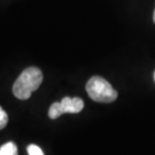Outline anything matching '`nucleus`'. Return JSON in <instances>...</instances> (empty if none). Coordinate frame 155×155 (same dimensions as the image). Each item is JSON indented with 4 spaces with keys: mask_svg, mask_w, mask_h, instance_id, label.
Segmentation results:
<instances>
[{
    "mask_svg": "<svg viewBox=\"0 0 155 155\" xmlns=\"http://www.w3.org/2000/svg\"><path fill=\"white\" fill-rule=\"evenodd\" d=\"M43 80V75L39 68L28 67L22 71L13 84L12 91L16 98L26 100L31 96L32 92L36 91Z\"/></svg>",
    "mask_w": 155,
    "mask_h": 155,
    "instance_id": "obj_1",
    "label": "nucleus"
},
{
    "mask_svg": "<svg viewBox=\"0 0 155 155\" xmlns=\"http://www.w3.org/2000/svg\"><path fill=\"white\" fill-rule=\"evenodd\" d=\"M86 91L89 97L96 102L109 103L117 98V92L107 80L99 76H93L88 80Z\"/></svg>",
    "mask_w": 155,
    "mask_h": 155,
    "instance_id": "obj_2",
    "label": "nucleus"
},
{
    "mask_svg": "<svg viewBox=\"0 0 155 155\" xmlns=\"http://www.w3.org/2000/svg\"><path fill=\"white\" fill-rule=\"evenodd\" d=\"M61 110L64 113H79L84 107V102L79 97H64L60 102Z\"/></svg>",
    "mask_w": 155,
    "mask_h": 155,
    "instance_id": "obj_3",
    "label": "nucleus"
},
{
    "mask_svg": "<svg viewBox=\"0 0 155 155\" xmlns=\"http://www.w3.org/2000/svg\"><path fill=\"white\" fill-rule=\"evenodd\" d=\"M0 155H18L17 146L14 142H6L0 147Z\"/></svg>",
    "mask_w": 155,
    "mask_h": 155,
    "instance_id": "obj_4",
    "label": "nucleus"
},
{
    "mask_svg": "<svg viewBox=\"0 0 155 155\" xmlns=\"http://www.w3.org/2000/svg\"><path fill=\"white\" fill-rule=\"evenodd\" d=\"M62 114H63V112L61 110L60 102H54L48 110V116L51 119H56V118L60 117Z\"/></svg>",
    "mask_w": 155,
    "mask_h": 155,
    "instance_id": "obj_5",
    "label": "nucleus"
},
{
    "mask_svg": "<svg viewBox=\"0 0 155 155\" xmlns=\"http://www.w3.org/2000/svg\"><path fill=\"white\" fill-rule=\"evenodd\" d=\"M27 152L29 155H44L43 151L39 146L35 144H30L27 147Z\"/></svg>",
    "mask_w": 155,
    "mask_h": 155,
    "instance_id": "obj_6",
    "label": "nucleus"
},
{
    "mask_svg": "<svg viewBox=\"0 0 155 155\" xmlns=\"http://www.w3.org/2000/svg\"><path fill=\"white\" fill-rule=\"evenodd\" d=\"M7 122H8V115L4 111V109L0 106V130L3 129L7 125Z\"/></svg>",
    "mask_w": 155,
    "mask_h": 155,
    "instance_id": "obj_7",
    "label": "nucleus"
},
{
    "mask_svg": "<svg viewBox=\"0 0 155 155\" xmlns=\"http://www.w3.org/2000/svg\"><path fill=\"white\" fill-rule=\"evenodd\" d=\"M153 21L155 22V10H154V13H153Z\"/></svg>",
    "mask_w": 155,
    "mask_h": 155,
    "instance_id": "obj_8",
    "label": "nucleus"
},
{
    "mask_svg": "<svg viewBox=\"0 0 155 155\" xmlns=\"http://www.w3.org/2000/svg\"><path fill=\"white\" fill-rule=\"evenodd\" d=\"M153 77H154V81H155V71H154V74H153Z\"/></svg>",
    "mask_w": 155,
    "mask_h": 155,
    "instance_id": "obj_9",
    "label": "nucleus"
}]
</instances>
